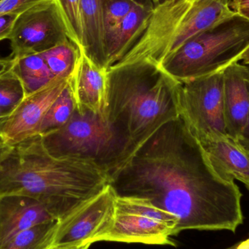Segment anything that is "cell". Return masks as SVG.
<instances>
[{
  "mask_svg": "<svg viewBox=\"0 0 249 249\" xmlns=\"http://www.w3.org/2000/svg\"><path fill=\"white\" fill-rule=\"evenodd\" d=\"M118 196L147 199L187 230L235 232L244 223L242 193L181 119L165 124L111 178Z\"/></svg>",
  "mask_w": 249,
  "mask_h": 249,
  "instance_id": "1",
  "label": "cell"
},
{
  "mask_svg": "<svg viewBox=\"0 0 249 249\" xmlns=\"http://www.w3.org/2000/svg\"><path fill=\"white\" fill-rule=\"evenodd\" d=\"M109 184V174L94 164L51 156L39 135L13 146L0 162V196L32 197L58 221Z\"/></svg>",
  "mask_w": 249,
  "mask_h": 249,
  "instance_id": "2",
  "label": "cell"
},
{
  "mask_svg": "<svg viewBox=\"0 0 249 249\" xmlns=\"http://www.w3.org/2000/svg\"><path fill=\"white\" fill-rule=\"evenodd\" d=\"M109 74L107 118L125 145L124 168L162 127L179 119L176 82L147 64L112 69Z\"/></svg>",
  "mask_w": 249,
  "mask_h": 249,
  "instance_id": "3",
  "label": "cell"
},
{
  "mask_svg": "<svg viewBox=\"0 0 249 249\" xmlns=\"http://www.w3.org/2000/svg\"><path fill=\"white\" fill-rule=\"evenodd\" d=\"M235 13L223 0L160 1L155 4L131 48L109 70L137 64L158 68L189 39Z\"/></svg>",
  "mask_w": 249,
  "mask_h": 249,
  "instance_id": "4",
  "label": "cell"
},
{
  "mask_svg": "<svg viewBox=\"0 0 249 249\" xmlns=\"http://www.w3.org/2000/svg\"><path fill=\"white\" fill-rule=\"evenodd\" d=\"M249 48V19L239 13L186 42L158 68L177 83L212 75L241 61Z\"/></svg>",
  "mask_w": 249,
  "mask_h": 249,
  "instance_id": "5",
  "label": "cell"
},
{
  "mask_svg": "<svg viewBox=\"0 0 249 249\" xmlns=\"http://www.w3.org/2000/svg\"><path fill=\"white\" fill-rule=\"evenodd\" d=\"M47 152L56 158L90 162L111 178L124 166L125 145L108 118L74 111L63 127L40 136Z\"/></svg>",
  "mask_w": 249,
  "mask_h": 249,
  "instance_id": "6",
  "label": "cell"
},
{
  "mask_svg": "<svg viewBox=\"0 0 249 249\" xmlns=\"http://www.w3.org/2000/svg\"><path fill=\"white\" fill-rule=\"evenodd\" d=\"M178 220L147 199L117 196L113 222L99 241L172 246Z\"/></svg>",
  "mask_w": 249,
  "mask_h": 249,
  "instance_id": "7",
  "label": "cell"
},
{
  "mask_svg": "<svg viewBox=\"0 0 249 249\" xmlns=\"http://www.w3.org/2000/svg\"><path fill=\"white\" fill-rule=\"evenodd\" d=\"M180 119L196 139L228 135L224 108L223 71L191 81L176 82Z\"/></svg>",
  "mask_w": 249,
  "mask_h": 249,
  "instance_id": "8",
  "label": "cell"
},
{
  "mask_svg": "<svg viewBox=\"0 0 249 249\" xmlns=\"http://www.w3.org/2000/svg\"><path fill=\"white\" fill-rule=\"evenodd\" d=\"M70 39L55 0L19 15L8 40L13 58L39 54Z\"/></svg>",
  "mask_w": 249,
  "mask_h": 249,
  "instance_id": "9",
  "label": "cell"
},
{
  "mask_svg": "<svg viewBox=\"0 0 249 249\" xmlns=\"http://www.w3.org/2000/svg\"><path fill=\"white\" fill-rule=\"evenodd\" d=\"M117 195L110 184L58 221L51 247H74L99 242L112 226Z\"/></svg>",
  "mask_w": 249,
  "mask_h": 249,
  "instance_id": "10",
  "label": "cell"
},
{
  "mask_svg": "<svg viewBox=\"0 0 249 249\" xmlns=\"http://www.w3.org/2000/svg\"><path fill=\"white\" fill-rule=\"evenodd\" d=\"M69 79L56 77L37 91L25 96L0 125V138L14 146L39 135L48 109L68 86Z\"/></svg>",
  "mask_w": 249,
  "mask_h": 249,
  "instance_id": "11",
  "label": "cell"
},
{
  "mask_svg": "<svg viewBox=\"0 0 249 249\" xmlns=\"http://www.w3.org/2000/svg\"><path fill=\"white\" fill-rule=\"evenodd\" d=\"M75 69L69 78L76 110L90 111L107 118L109 107V71L99 68L80 50Z\"/></svg>",
  "mask_w": 249,
  "mask_h": 249,
  "instance_id": "12",
  "label": "cell"
},
{
  "mask_svg": "<svg viewBox=\"0 0 249 249\" xmlns=\"http://www.w3.org/2000/svg\"><path fill=\"white\" fill-rule=\"evenodd\" d=\"M224 108L228 134L239 141L249 114V70L233 63L223 70Z\"/></svg>",
  "mask_w": 249,
  "mask_h": 249,
  "instance_id": "13",
  "label": "cell"
},
{
  "mask_svg": "<svg viewBox=\"0 0 249 249\" xmlns=\"http://www.w3.org/2000/svg\"><path fill=\"white\" fill-rule=\"evenodd\" d=\"M57 220L35 199L18 195L0 196V249L23 231Z\"/></svg>",
  "mask_w": 249,
  "mask_h": 249,
  "instance_id": "14",
  "label": "cell"
},
{
  "mask_svg": "<svg viewBox=\"0 0 249 249\" xmlns=\"http://www.w3.org/2000/svg\"><path fill=\"white\" fill-rule=\"evenodd\" d=\"M196 139L216 165L249 190L248 150L229 135L211 134Z\"/></svg>",
  "mask_w": 249,
  "mask_h": 249,
  "instance_id": "15",
  "label": "cell"
},
{
  "mask_svg": "<svg viewBox=\"0 0 249 249\" xmlns=\"http://www.w3.org/2000/svg\"><path fill=\"white\" fill-rule=\"evenodd\" d=\"M81 18L83 45L80 50L93 64L108 71L102 0H82Z\"/></svg>",
  "mask_w": 249,
  "mask_h": 249,
  "instance_id": "16",
  "label": "cell"
},
{
  "mask_svg": "<svg viewBox=\"0 0 249 249\" xmlns=\"http://www.w3.org/2000/svg\"><path fill=\"white\" fill-rule=\"evenodd\" d=\"M152 0L139 1L112 34L107 45L108 71L127 53L155 7Z\"/></svg>",
  "mask_w": 249,
  "mask_h": 249,
  "instance_id": "17",
  "label": "cell"
},
{
  "mask_svg": "<svg viewBox=\"0 0 249 249\" xmlns=\"http://www.w3.org/2000/svg\"><path fill=\"white\" fill-rule=\"evenodd\" d=\"M13 59L14 62L12 68L20 79L26 96L37 91L56 78L40 54H33Z\"/></svg>",
  "mask_w": 249,
  "mask_h": 249,
  "instance_id": "18",
  "label": "cell"
},
{
  "mask_svg": "<svg viewBox=\"0 0 249 249\" xmlns=\"http://www.w3.org/2000/svg\"><path fill=\"white\" fill-rule=\"evenodd\" d=\"M80 48L67 39L40 54L55 77L69 79L80 56Z\"/></svg>",
  "mask_w": 249,
  "mask_h": 249,
  "instance_id": "19",
  "label": "cell"
},
{
  "mask_svg": "<svg viewBox=\"0 0 249 249\" xmlns=\"http://www.w3.org/2000/svg\"><path fill=\"white\" fill-rule=\"evenodd\" d=\"M58 220L39 224L13 237L1 249H48L52 246Z\"/></svg>",
  "mask_w": 249,
  "mask_h": 249,
  "instance_id": "20",
  "label": "cell"
},
{
  "mask_svg": "<svg viewBox=\"0 0 249 249\" xmlns=\"http://www.w3.org/2000/svg\"><path fill=\"white\" fill-rule=\"evenodd\" d=\"M75 109V102L68 84L47 112L39 128V136L63 127L70 121Z\"/></svg>",
  "mask_w": 249,
  "mask_h": 249,
  "instance_id": "21",
  "label": "cell"
},
{
  "mask_svg": "<svg viewBox=\"0 0 249 249\" xmlns=\"http://www.w3.org/2000/svg\"><path fill=\"white\" fill-rule=\"evenodd\" d=\"M25 96L23 85L12 67L0 74V109L11 113Z\"/></svg>",
  "mask_w": 249,
  "mask_h": 249,
  "instance_id": "22",
  "label": "cell"
},
{
  "mask_svg": "<svg viewBox=\"0 0 249 249\" xmlns=\"http://www.w3.org/2000/svg\"><path fill=\"white\" fill-rule=\"evenodd\" d=\"M67 29L69 38L82 48L83 26H82V0H55Z\"/></svg>",
  "mask_w": 249,
  "mask_h": 249,
  "instance_id": "23",
  "label": "cell"
},
{
  "mask_svg": "<svg viewBox=\"0 0 249 249\" xmlns=\"http://www.w3.org/2000/svg\"><path fill=\"white\" fill-rule=\"evenodd\" d=\"M106 29V44L115 29L131 11L137 0H102Z\"/></svg>",
  "mask_w": 249,
  "mask_h": 249,
  "instance_id": "24",
  "label": "cell"
},
{
  "mask_svg": "<svg viewBox=\"0 0 249 249\" xmlns=\"http://www.w3.org/2000/svg\"><path fill=\"white\" fill-rule=\"evenodd\" d=\"M51 1L53 0H3L0 2V16L20 15L35 6Z\"/></svg>",
  "mask_w": 249,
  "mask_h": 249,
  "instance_id": "25",
  "label": "cell"
},
{
  "mask_svg": "<svg viewBox=\"0 0 249 249\" xmlns=\"http://www.w3.org/2000/svg\"><path fill=\"white\" fill-rule=\"evenodd\" d=\"M18 16L16 14L0 16V41L9 39L15 22Z\"/></svg>",
  "mask_w": 249,
  "mask_h": 249,
  "instance_id": "26",
  "label": "cell"
},
{
  "mask_svg": "<svg viewBox=\"0 0 249 249\" xmlns=\"http://www.w3.org/2000/svg\"><path fill=\"white\" fill-rule=\"evenodd\" d=\"M229 5L235 13L241 10H249V0H231Z\"/></svg>",
  "mask_w": 249,
  "mask_h": 249,
  "instance_id": "27",
  "label": "cell"
},
{
  "mask_svg": "<svg viewBox=\"0 0 249 249\" xmlns=\"http://www.w3.org/2000/svg\"><path fill=\"white\" fill-rule=\"evenodd\" d=\"M238 142L242 145L244 149H247L249 152V114L247 124H246L244 131H243L242 135H241Z\"/></svg>",
  "mask_w": 249,
  "mask_h": 249,
  "instance_id": "28",
  "label": "cell"
},
{
  "mask_svg": "<svg viewBox=\"0 0 249 249\" xmlns=\"http://www.w3.org/2000/svg\"><path fill=\"white\" fill-rule=\"evenodd\" d=\"M14 59L9 56L7 58H0V74L7 71L13 65Z\"/></svg>",
  "mask_w": 249,
  "mask_h": 249,
  "instance_id": "29",
  "label": "cell"
},
{
  "mask_svg": "<svg viewBox=\"0 0 249 249\" xmlns=\"http://www.w3.org/2000/svg\"><path fill=\"white\" fill-rule=\"evenodd\" d=\"M12 148H13V146H10L6 144V143L1 140V138H0V162L8 155Z\"/></svg>",
  "mask_w": 249,
  "mask_h": 249,
  "instance_id": "30",
  "label": "cell"
},
{
  "mask_svg": "<svg viewBox=\"0 0 249 249\" xmlns=\"http://www.w3.org/2000/svg\"><path fill=\"white\" fill-rule=\"evenodd\" d=\"M91 245L83 246V247H51L48 249H89Z\"/></svg>",
  "mask_w": 249,
  "mask_h": 249,
  "instance_id": "31",
  "label": "cell"
},
{
  "mask_svg": "<svg viewBox=\"0 0 249 249\" xmlns=\"http://www.w3.org/2000/svg\"><path fill=\"white\" fill-rule=\"evenodd\" d=\"M232 249H249V238L246 241L240 243L236 247H233Z\"/></svg>",
  "mask_w": 249,
  "mask_h": 249,
  "instance_id": "32",
  "label": "cell"
},
{
  "mask_svg": "<svg viewBox=\"0 0 249 249\" xmlns=\"http://www.w3.org/2000/svg\"><path fill=\"white\" fill-rule=\"evenodd\" d=\"M241 61L244 65H249V48L245 53L243 54L241 58Z\"/></svg>",
  "mask_w": 249,
  "mask_h": 249,
  "instance_id": "33",
  "label": "cell"
},
{
  "mask_svg": "<svg viewBox=\"0 0 249 249\" xmlns=\"http://www.w3.org/2000/svg\"><path fill=\"white\" fill-rule=\"evenodd\" d=\"M9 115H10V113L0 109V125L5 121L6 118L9 116Z\"/></svg>",
  "mask_w": 249,
  "mask_h": 249,
  "instance_id": "34",
  "label": "cell"
},
{
  "mask_svg": "<svg viewBox=\"0 0 249 249\" xmlns=\"http://www.w3.org/2000/svg\"><path fill=\"white\" fill-rule=\"evenodd\" d=\"M238 13L249 19V10H241V11L238 12Z\"/></svg>",
  "mask_w": 249,
  "mask_h": 249,
  "instance_id": "35",
  "label": "cell"
},
{
  "mask_svg": "<svg viewBox=\"0 0 249 249\" xmlns=\"http://www.w3.org/2000/svg\"><path fill=\"white\" fill-rule=\"evenodd\" d=\"M152 1H153L154 3H155V4H158V3H159L160 1V0H152Z\"/></svg>",
  "mask_w": 249,
  "mask_h": 249,
  "instance_id": "36",
  "label": "cell"
},
{
  "mask_svg": "<svg viewBox=\"0 0 249 249\" xmlns=\"http://www.w3.org/2000/svg\"><path fill=\"white\" fill-rule=\"evenodd\" d=\"M223 1H225V2L228 3V4H229L230 1H231V0H223Z\"/></svg>",
  "mask_w": 249,
  "mask_h": 249,
  "instance_id": "37",
  "label": "cell"
},
{
  "mask_svg": "<svg viewBox=\"0 0 249 249\" xmlns=\"http://www.w3.org/2000/svg\"><path fill=\"white\" fill-rule=\"evenodd\" d=\"M3 0H0V2H1V1H2Z\"/></svg>",
  "mask_w": 249,
  "mask_h": 249,
  "instance_id": "38",
  "label": "cell"
},
{
  "mask_svg": "<svg viewBox=\"0 0 249 249\" xmlns=\"http://www.w3.org/2000/svg\"><path fill=\"white\" fill-rule=\"evenodd\" d=\"M247 66H248V67H249V65H247Z\"/></svg>",
  "mask_w": 249,
  "mask_h": 249,
  "instance_id": "39",
  "label": "cell"
},
{
  "mask_svg": "<svg viewBox=\"0 0 249 249\" xmlns=\"http://www.w3.org/2000/svg\"></svg>",
  "mask_w": 249,
  "mask_h": 249,
  "instance_id": "40",
  "label": "cell"
}]
</instances>
